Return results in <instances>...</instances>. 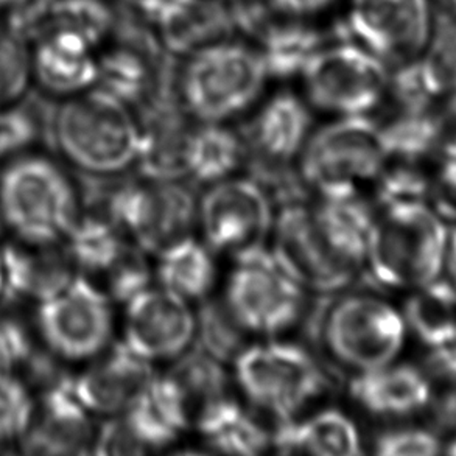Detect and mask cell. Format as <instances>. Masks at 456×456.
<instances>
[{"label":"cell","instance_id":"cell-16","mask_svg":"<svg viewBox=\"0 0 456 456\" xmlns=\"http://www.w3.org/2000/svg\"><path fill=\"white\" fill-rule=\"evenodd\" d=\"M72 379V389L81 405L93 416H118L126 411L154 380L151 362L122 343L108 346L87 362Z\"/></svg>","mask_w":456,"mask_h":456},{"label":"cell","instance_id":"cell-35","mask_svg":"<svg viewBox=\"0 0 456 456\" xmlns=\"http://www.w3.org/2000/svg\"><path fill=\"white\" fill-rule=\"evenodd\" d=\"M447 16L441 20L436 12L432 41L419 58L427 83L438 100L456 93V18L449 12Z\"/></svg>","mask_w":456,"mask_h":456},{"label":"cell","instance_id":"cell-9","mask_svg":"<svg viewBox=\"0 0 456 456\" xmlns=\"http://www.w3.org/2000/svg\"><path fill=\"white\" fill-rule=\"evenodd\" d=\"M234 368L248 401L276 422L297 418L327 389L326 374L314 355L293 343L247 346Z\"/></svg>","mask_w":456,"mask_h":456},{"label":"cell","instance_id":"cell-13","mask_svg":"<svg viewBox=\"0 0 456 456\" xmlns=\"http://www.w3.org/2000/svg\"><path fill=\"white\" fill-rule=\"evenodd\" d=\"M273 257L305 291L337 295L345 291L357 266L332 247L318 224L314 209L299 203L285 204L273 224Z\"/></svg>","mask_w":456,"mask_h":456},{"label":"cell","instance_id":"cell-32","mask_svg":"<svg viewBox=\"0 0 456 456\" xmlns=\"http://www.w3.org/2000/svg\"><path fill=\"white\" fill-rule=\"evenodd\" d=\"M248 330L226 299L206 297L195 312V341L198 349L223 364L234 363L247 347Z\"/></svg>","mask_w":456,"mask_h":456},{"label":"cell","instance_id":"cell-18","mask_svg":"<svg viewBox=\"0 0 456 456\" xmlns=\"http://www.w3.org/2000/svg\"><path fill=\"white\" fill-rule=\"evenodd\" d=\"M37 397L35 419L19 449L28 455L93 453L97 428L94 426L93 414L74 395L72 380Z\"/></svg>","mask_w":456,"mask_h":456},{"label":"cell","instance_id":"cell-8","mask_svg":"<svg viewBox=\"0 0 456 456\" xmlns=\"http://www.w3.org/2000/svg\"><path fill=\"white\" fill-rule=\"evenodd\" d=\"M304 184L321 197L357 193L388 162L380 124L374 118H332L314 130L301 153Z\"/></svg>","mask_w":456,"mask_h":456},{"label":"cell","instance_id":"cell-40","mask_svg":"<svg viewBox=\"0 0 456 456\" xmlns=\"http://www.w3.org/2000/svg\"><path fill=\"white\" fill-rule=\"evenodd\" d=\"M435 212L441 218L456 222V156L443 158V164L430 185Z\"/></svg>","mask_w":456,"mask_h":456},{"label":"cell","instance_id":"cell-19","mask_svg":"<svg viewBox=\"0 0 456 456\" xmlns=\"http://www.w3.org/2000/svg\"><path fill=\"white\" fill-rule=\"evenodd\" d=\"M150 28L175 61L237 37L226 0H168Z\"/></svg>","mask_w":456,"mask_h":456},{"label":"cell","instance_id":"cell-42","mask_svg":"<svg viewBox=\"0 0 456 456\" xmlns=\"http://www.w3.org/2000/svg\"><path fill=\"white\" fill-rule=\"evenodd\" d=\"M438 126V151L443 158L456 156V93L443 97V103L435 106Z\"/></svg>","mask_w":456,"mask_h":456},{"label":"cell","instance_id":"cell-31","mask_svg":"<svg viewBox=\"0 0 456 456\" xmlns=\"http://www.w3.org/2000/svg\"><path fill=\"white\" fill-rule=\"evenodd\" d=\"M66 245L81 276L93 278L103 276L111 268L128 241L108 216L83 209Z\"/></svg>","mask_w":456,"mask_h":456},{"label":"cell","instance_id":"cell-25","mask_svg":"<svg viewBox=\"0 0 456 456\" xmlns=\"http://www.w3.org/2000/svg\"><path fill=\"white\" fill-rule=\"evenodd\" d=\"M58 102L41 89H28L0 110V160L31 151H52Z\"/></svg>","mask_w":456,"mask_h":456},{"label":"cell","instance_id":"cell-28","mask_svg":"<svg viewBox=\"0 0 456 456\" xmlns=\"http://www.w3.org/2000/svg\"><path fill=\"white\" fill-rule=\"evenodd\" d=\"M158 256L160 287L184 297L185 301H201L209 297L216 282V268L208 245L189 235Z\"/></svg>","mask_w":456,"mask_h":456},{"label":"cell","instance_id":"cell-29","mask_svg":"<svg viewBox=\"0 0 456 456\" xmlns=\"http://www.w3.org/2000/svg\"><path fill=\"white\" fill-rule=\"evenodd\" d=\"M407 330L427 347H436L456 333V289L447 278L414 289L403 307Z\"/></svg>","mask_w":456,"mask_h":456},{"label":"cell","instance_id":"cell-3","mask_svg":"<svg viewBox=\"0 0 456 456\" xmlns=\"http://www.w3.org/2000/svg\"><path fill=\"white\" fill-rule=\"evenodd\" d=\"M272 83L262 53L239 37L185 56L175 66L179 105L200 124H229L247 116Z\"/></svg>","mask_w":456,"mask_h":456},{"label":"cell","instance_id":"cell-41","mask_svg":"<svg viewBox=\"0 0 456 456\" xmlns=\"http://www.w3.org/2000/svg\"><path fill=\"white\" fill-rule=\"evenodd\" d=\"M443 383L438 395H432L430 411L435 433H456V379Z\"/></svg>","mask_w":456,"mask_h":456},{"label":"cell","instance_id":"cell-26","mask_svg":"<svg viewBox=\"0 0 456 456\" xmlns=\"http://www.w3.org/2000/svg\"><path fill=\"white\" fill-rule=\"evenodd\" d=\"M314 212L332 247L352 265L363 266L377 216L358 191L322 197Z\"/></svg>","mask_w":456,"mask_h":456},{"label":"cell","instance_id":"cell-33","mask_svg":"<svg viewBox=\"0 0 456 456\" xmlns=\"http://www.w3.org/2000/svg\"><path fill=\"white\" fill-rule=\"evenodd\" d=\"M432 110H395L380 124L388 159L420 160L438 151V126Z\"/></svg>","mask_w":456,"mask_h":456},{"label":"cell","instance_id":"cell-49","mask_svg":"<svg viewBox=\"0 0 456 456\" xmlns=\"http://www.w3.org/2000/svg\"><path fill=\"white\" fill-rule=\"evenodd\" d=\"M5 234H4V228H2V223H0V239H4Z\"/></svg>","mask_w":456,"mask_h":456},{"label":"cell","instance_id":"cell-14","mask_svg":"<svg viewBox=\"0 0 456 456\" xmlns=\"http://www.w3.org/2000/svg\"><path fill=\"white\" fill-rule=\"evenodd\" d=\"M198 222L214 251L239 256L265 247L274 224L272 197L256 179H223L198 201Z\"/></svg>","mask_w":456,"mask_h":456},{"label":"cell","instance_id":"cell-50","mask_svg":"<svg viewBox=\"0 0 456 456\" xmlns=\"http://www.w3.org/2000/svg\"><path fill=\"white\" fill-rule=\"evenodd\" d=\"M0 452H2V451H0Z\"/></svg>","mask_w":456,"mask_h":456},{"label":"cell","instance_id":"cell-38","mask_svg":"<svg viewBox=\"0 0 456 456\" xmlns=\"http://www.w3.org/2000/svg\"><path fill=\"white\" fill-rule=\"evenodd\" d=\"M142 248L128 243L111 268L103 274L106 295L111 301L130 303L133 297L150 289L151 272Z\"/></svg>","mask_w":456,"mask_h":456},{"label":"cell","instance_id":"cell-21","mask_svg":"<svg viewBox=\"0 0 456 456\" xmlns=\"http://www.w3.org/2000/svg\"><path fill=\"white\" fill-rule=\"evenodd\" d=\"M351 395L377 418H407L430 403L432 383L426 372L411 364L389 363L355 374Z\"/></svg>","mask_w":456,"mask_h":456},{"label":"cell","instance_id":"cell-2","mask_svg":"<svg viewBox=\"0 0 456 456\" xmlns=\"http://www.w3.org/2000/svg\"><path fill=\"white\" fill-rule=\"evenodd\" d=\"M81 214L80 184L53 151L0 160V223L5 237L64 241Z\"/></svg>","mask_w":456,"mask_h":456},{"label":"cell","instance_id":"cell-23","mask_svg":"<svg viewBox=\"0 0 456 456\" xmlns=\"http://www.w3.org/2000/svg\"><path fill=\"white\" fill-rule=\"evenodd\" d=\"M272 445L287 455L357 456L363 453L355 422L339 410H321L307 419L278 420Z\"/></svg>","mask_w":456,"mask_h":456},{"label":"cell","instance_id":"cell-12","mask_svg":"<svg viewBox=\"0 0 456 456\" xmlns=\"http://www.w3.org/2000/svg\"><path fill=\"white\" fill-rule=\"evenodd\" d=\"M305 290L279 266L272 249L254 248L237 256L226 303L249 333L274 337L303 316Z\"/></svg>","mask_w":456,"mask_h":456},{"label":"cell","instance_id":"cell-44","mask_svg":"<svg viewBox=\"0 0 456 456\" xmlns=\"http://www.w3.org/2000/svg\"><path fill=\"white\" fill-rule=\"evenodd\" d=\"M444 270H447V279L456 289V226L449 229V239L445 248Z\"/></svg>","mask_w":456,"mask_h":456},{"label":"cell","instance_id":"cell-24","mask_svg":"<svg viewBox=\"0 0 456 456\" xmlns=\"http://www.w3.org/2000/svg\"><path fill=\"white\" fill-rule=\"evenodd\" d=\"M159 380L189 427L197 424L206 410L228 397L226 364L210 357L197 346L175 358L172 368L159 376Z\"/></svg>","mask_w":456,"mask_h":456},{"label":"cell","instance_id":"cell-15","mask_svg":"<svg viewBox=\"0 0 456 456\" xmlns=\"http://www.w3.org/2000/svg\"><path fill=\"white\" fill-rule=\"evenodd\" d=\"M195 341V312L164 287L147 289L126 303L124 343L149 362L175 360Z\"/></svg>","mask_w":456,"mask_h":456},{"label":"cell","instance_id":"cell-4","mask_svg":"<svg viewBox=\"0 0 456 456\" xmlns=\"http://www.w3.org/2000/svg\"><path fill=\"white\" fill-rule=\"evenodd\" d=\"M449 229L426 203L382 208L370 232L364 265L387 289H418L444 270Z\"/></svg>","mask_w":456,"mask_h":456},{"label":"cell","instance_id":"cell-27","mask_svg":"<svg viewBox=\"0 0 456 456\" xmlns=\"http://www.w3.org/2000/svg\"><path fill=\"white\" fill-rule=\"evenodd\" d=\"M195 426L204 444L218 453L260 455L272 445V435L265 427L231 397L206 410Z\"/></svg>","mask_w":456,"mask_h":456},{"label":"cell","instance_id":"cell-37","mask_svg":"<svg viewBox=\"0 0 456 456\" xmlns=\"http://www.w3.org/2000/svg\"><path fill=\"white\" fill-rule=\"evenodd\" d=\"M395 160L385 164L377 176V197L382 208L391 204L426 203L432 181L420 168L418 160Z\"/></svg>","mask_w":456,"mask_h":456},{"label":"cell","instance_id":"cell-47","mask_svg":"<svg viewBox=\"0 0 456 456\" xmlns=\"http://www.w3.org/2000/svg\"><path fill=\"white\" fill-rule=\"evenodd\" d=\"M445 453H449V455L456 456V436L452 439L449 445H447V449H445Z\"/></svg>","mask_w":456,"mask_h":456},{"label":"cell","instance_id":"cell-22","mask_svg":"<svg viewBox=\"0 0 456 456\" xmlns=\"http://www.w3.org/2000/svg\"><path fill=\"white\" fill-rule=\"evenodd\" d=\"M139 122L141 145L136 167L143 178L170 181L187 176L189 145L197 122L181 105L166 106L141 116Z\"/></svg>","mask_w":456,"mask_h":456},{"label":"cell","instance_id":"cell-34","mask_svg":"<svg viewBox=\"0 0 456 456\" xmlns=\"http://www.w3.org/2000/svg\"><path fill=\"white\" fill-rule=\"evenodd\" d=\"M37 397L19 372L0 370V451L18 447L30 430Z\"/></svg>","mask_w":456,"mask_h":456},{"label":"cell","instance_id":"cell-30","mask_svg":"<svg viewBox=\"0 0 456 456\" xmlns=\"http://www.w3.org/2000/svg\"><path fill=\"white\" fill-rule=\"evenodd\" d=\"M245 160V143L240 133L228 124H200L191 133L187 176L214 184L229 178Z\"/></svg>","mask_w":456,"mask_h":456},{"label":"cell","instance_id":"cell-17","mask_svg":"<svg viewBox=\"0 0 456 456\" xmlns=\"http://www.w3.org/2000/svg\"><path fill=\"white\" fill-rule=\"evenodd\" d=\"M5 299L35 307L80 276L64 241H28L6 237L0 243Z\"/></svg>","mask_w":456,"mask_h":456},{"label":"cell","instance_id":"cell-48","mask_svg":"<svg viewBox=\"0 0 456 456\" xmlns=\"http://www.w3.org/2000/svg\"><path fill=\"white\" fill-rule=\"evenodd\" d=\"M12 2H14V0H0V6L6 8L8 5H12Z\"/></svg>","mask_w":456,"mask_h":456},{"label":"cell","instance_id":"cell-5","mask_svg":"<svg viewBox=\"0 0 456 456\" xmlns=\"http://www.w3.org/2000/svg\"><path fill=\"white\" fill-rule=\"evenodd\" d=\"M393 68L363 45L333 31L297 77L314 111L332 118H374L387 106Z\"/></svg>","mask_w":456,"mask_h":456},{"label":"cell","instance_id":"cell-45","mask_svg":"<svg viewBox=\"0 0 456 456\" xmlns=\"http://www.w3.org/2000/svg\"><path fill=\"white\" fill-rule=\"evenodd\" d=\"M5 299V279H4V264L0 254V303Z\"/></svg>","mask_w":456,"mask_h":456},{"label":"cell","instance_id":"cell-11","mask_svg":"<svg viewBox=\"0 0 456 456\" xmlns=\"http://www.w3.org/2000/svg\"><path fill=\"white\" fill-rule=\"evenodd\" d=\"M435 22L432 0H343L333 28L395 69L426 53Z\"/></svg>","mask_w":456,"mask_h":456},{"label":"cell","instance_id":"cell-20","mask_svg":"<svg viewBox=\"0 0 456 456\" xmlns=\"http://www.w3.org/2000/svg\"><path fill=\"white\" fill-rule=\"evenodd\" d=\"M31 72L41 91L68 99L97 86L99 47L74 31L52 30L35 43Z\"/></svg>","mask_w":456,"mask_h":456},{"label":"cell","instance_id":"cell-10","mask_svg":"<svg viewBox=\"0 0 456 456\" xmlns=\"http://www.w3.org/2000/svg\"><path fill=\"white\" fill-rule=\"evenodd\" d=\"M31 320L39 345L64 364L87 363L111 343V299L81 274L35 305Z\"/></svg>","mask_w":456,"mask_h":456},{"label":"cell","instance_id":"cell-1","mask_svg":"<svg viewBox=\"0 0 456 456\" xmlns=\"http://www.w3.org/2000/svg\"><path fill=\"white\" fill-rule=\"evenodd\" d=\"M139 145L136 111L103 87L58 102L52 151L81 178H116L136 166Z\"/></svg>","mask_w":456,"mask_h":456},{"label":"cell","instance_id":"cell-43","mask_svg":"<svg viewBox=\"0 0 456 456\" xmlns=\"http://www.w3.org/2000/svg\"><path fill=\"white\" fill-rule=\"evenodd\" d=\"M304 2L307 5L308 12H312L314 18L330 25L335 22L343 4V0H304Z\"/></svg>","mask_w":456,"mask_h":456},{"label":"cell","instance_id":"cell-39","mask_svg":"<svg viewBox=\"0 0 456 456\" xmlns=\"http://www.w3.org/2000/svg\"><path fill=\"white\" fill-rule=\"evenodd\" d=\"M380 456H430L441 453L438 435L424 428H395L379 435L374 443Z\"/></svg>","mask_w":456,"mask_h":456},{"label":"cell","instance_id":"cell-36","mask_svg":"<svg viewBox=\"0 0 456 456\" xmlns=\"http://www.w3.org/2000/svg\"><path fill=\"white\" fill-rule=\"evenodd\" d=\"M31 78L30 44L0 27V110L20 99L30 89Z\"/></svg>","mask_w":456,"mask_h":456},{"label":"cell","instance_id":"cell-46","mask_svg":"<svg viewBox=\"0 0 456 456\" xmlns=\"http://www.w3.org/2000/svg\"><path fill=\"white\" fill-rule=\"evenodd\" d=\"M445 6H447V12L456 18V0H444Z\"/></svg>","mask_w":456,"mask_h":456},{"label":"cell","instance_id":"cell-7","mask_svg":"<svg viewBox=\"0 0 456 456\" xmlns=\"http://www.w3.org/2000/svg\"><path fill=\"white\" fill-rule=\"evenodd\" d=\"M407 335L403 316L370 293H343L318 316V337L333 362L355 374L393 363Z\"/></svg>","mask_w":456,"mask_h":456},{"label":"cell","instance_id":"cell-6","mask_svg":"<svg viewBox=\"0 0 456 456\" xmlns=\"http://www.w3.org/2000/svg\"><path fill=\"white\" fill-rule=\"evenodd\" d=\"M249 114L240 134L251 178L266 191H276L285 203H297L301 185L291 166L314 133L312 106L301 91L284 86L266 93Z\"/></svg>","mask_w":456,"mask_h":456}]
</instances>
